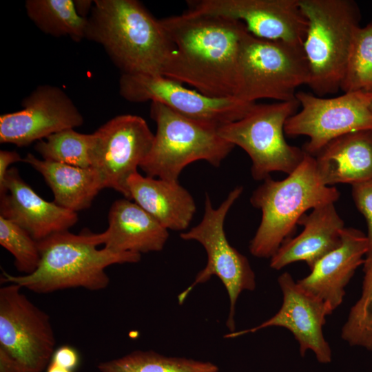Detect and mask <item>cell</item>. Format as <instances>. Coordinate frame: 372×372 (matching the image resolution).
Returning <instances> with one entry per match:
<instances>
[{
    "label": "cell",
    "mask_w": 372,
    "mask_h": 372,
    "mask_svg": "<svg viewBox=\"0 0 372 372\" xmlns=\"http://www.w3.org/2000/svg\"><path fill=\"white\" fill-rule=\"evenodd\" d=\"M161 21L174 48L163 76L209 97L235 96L245 25L188 10Z\"/></svg>",
    "instance_id": "1"
},
{
    "label": "cell",
    "mask_w": 372,
    "mask_h": 372,
    "mask_svg": "<svg viewBox=\"0 0 372 372\" xmlns=\"http://www.w3.org/2000/svg\"><path fill=\"white\" fill-rule=\"evenodd\" d=\"M85 39L100 44L123 74L162 75L174 51L161 19L136 0H95Z\"/></svg>",
    "instance_id": "2"
},
{
    "label": "cell",
    "mask_w": 372,
    "mask_h": 372,
    "mask_svg": "<svg viewBox=\"0 0 372 372\" xmlns=\"http://www.w3.org/2000/svg\"><path fill=\"white\" fill-rule=\"evenodd\" d=\"M37 242L41 261L37 270L19 276L3 271L1 282L15 284L38 293L76 287L99 291L109 285L107 267L141 260L138 254L97 249L101 245L99 234L88 231L79 234L64 231Z\"/></svg>",
    "instance_id": "3"
},
{
    "label": "cell",
    "mask_w": 372,
    "mask_h": 372,
    "mask_svg": "<svg viewBox=\"0 0 372 372\" xmlns=\"http://www.w3.org/2000/svg\"><path fill=\"white\" fill-rule=\"evenodd\" d=\"M340 195L336 187L322 183L315 158L307 153L286 178L275 180L267 177L250 198L251 204L262 212L260 225L250 241V253L258 258H271L290 238L307 210L334 203Z\"/></svg>",
    "instance_id": "4"
},
{
    "label": "cell",
    "mask_w": 372,
    "mask_h": 372,
    "mask_svg": "<svg viewBox=\"0 0 372 372\" xmlns=\"http://www.w3.org/2000/svg\"><path fill=\"white\" fill-rule=\"evenodd\" d=\"M308 20L302 47L309 67L307 85L324 97L340 90L360 12L352 0H299Z\"/></svg>",
    "instance_id": "5"
},
{
    "label": "cell",
    "mask_w": 372,
    "mask_h": 372,
    "mask_svg": "<svg viewBox=\"0 0 372 372\" xmlns=\"http://www.w3.org/2000/svg\"><path fill=\"white\" fill-rule=\"evenodd\" d=\"M150 116L156 130L152 148L140 165L146 176L178 181L183 169L196 161L219 167L235 147L223 139L218 128L183 116L151 102Z\"/></svg>",
    "instance_id": "6"
},
{
    "label": "cell",
    "mask_w": 372,
    "mask_h": 372,
    "mask_svg": "<svg viewBox=\"0 0 372 372\" xmlns=\"http://www.w3.org/2000/svg\"><path fill=\"white\" fill-rule=\"evenodd\" d=\"M309 67L302 45L242 34L238 57L235 96L249 103L296 99L307 85Z\"/></svg>",
    "instance_id": "7"
},
{
    "label": "cell",
    "mask_w": 372,
    "mask_h": 372,
    "mask_svg": "<svg viewBox=\"0 0 372 372\" xmlns=\"http://www.w3.org/2000/svg\"><path fill=\"white\" fill-rule=\"evenodd\" d=\"M299 107L296 99L269 104L256 103L242 118L218 129L220 136L249 156L254 180H264L273 172L289 174L303 161L304 149L288 144L284 136L287 120Z\"/></svg>",
    "instance_id": "8"
},
{
    "label": "cell",
    "mask_w": 372,
    "mask_h": 372,
    "mask_svg": "<svg viewBox=\"0 0 372 372\" xmlns=\"http://www.w3.org/2000/svg\"><path fill=\"white\" fill-rule=\"evenodd\" d=\"M242 191V186L235 187L217 208L213 207L206 194L205 213L201 221L180 234L185 240H196L200 243L206 251L207 262L191 285L178 296L179 304L184 302L195 286L216 276L228 293L230 303L226 324L231 332L236 329L234 316L239 295L244 290L253 291L256 288L255 273L249 260L229 244L224 229L226 216Z\"/></svg>",
    "instance_id": "9"
},
{
    "label": "cell",
    "mask_w": 372,
    "mask_h": 372,
    "mask_svg": "<svg viewBox=\"0 0 372 372\" xmlns=\"http://www.w3.org/2000/svg\"><path fill=\"white\" fill-rule=\"evenodd\" d=\"M296 99L302 109L287 120L284 132L290 136H309L302 149L311 156L340 136L372 130V93L347 92L325 98L300 91Z\"/></svg>",
    "instance_id": "10"
},
{
    "label": "cell",
    "mask_w": 372,
    "mask_h": 372,
    "mask_svg": "<svg viewBox=\"0 0 372 372\" xmlns=\"http://www.w3.org/2000/svg\"><path fill=\"white\" fill-rule=\"evenodd\" d=\"M8 284L0 288V348L22 372H43L55 351L50 318L21 292L22 287Z\"/></svg>",
    "instance_id": "11"
},
{
    "label": "cell",
    "mask_w": 372,
    "mask_h": 372,
    "mask_svg": "<svg viewBox=\"0 0 372 372\" xmlns=\"http://www.w3.org/2000/svg\"><path fill=\"white\" fill-rule=\"evenodd\" d=\"M118 84L121 96L129 102H157L218 129L242 118L256 103L236 96L209 97L162 75L122 74Z\"/></svg>",
    "instance_id": "12"
},
{
    "label": "cell",
    "mask_w": 372,
    "mask_h": 372,
    "mask_svg": "<svg viewBox=\"0 0 372 372\" xmlns=\"http://www.w3.org/2000/svg\"><path fill=\"white\" fill-rule=\"evenodd\" d=\"M92 134L91 167L101 175L105 188L130 200L127 180L147 156L154 134L143 118L133 114L115 116Z\"/></svg>",
    "instance_id": "13"
},
{
    "label": "cell",
    "mask_w": 372,
    "mask_h": 372,
    "mask_svg": "<svg viewBox=\"0 0 372 372\" xmlns=\"http://www.w3.org/2000/svg\"><path fill=\"white\" fill-rule=\"evenodd\" d=\"M188 10L242 23L252 35L303 45L308 20L299 0H189Z\"/></svg>",
    "instance_id": "14"
},
{
    "label": "cell",
    "mask_w": 372,
    "mask_h": 372,
    "mask_svg": "<svg viewBox=\"0 0 372 372\" xmlns=\"http://www.w3.org/2000/svg\"><path fill=\"white\" fill-rule=\"evenodd\" d=\"M22 109L0 116V143L25 147L83 123V117L68 95L50 85L38 86L22 103Z\"/></svg>",
    "instance_id": "15"
},
{
    "label": "cell",
    "mask_w": 372,
    "mask_h": 372,
    "mask_svg": "<svg viewBox=\"0 0 372 372\" xmlns=\"http://www.w3.org/2000/svg\"><path fill=\"white\" fill-rule=\"evenodd\" d=\"M283 294L282 304L273 317L253 328L226 334L225 338H234L254 333L266 327H282L290 331L300 344V353L313 351L318 361L322 364L331 362V350L322 333L326 316L333 311L322 299L306 291L294 281L288 272L278 279Z\"/></svg>",
    "instance_id": "16"
},
{
    "label": "cell",
    "mask_w": 372,
    "mask_h": 372,
    "mask_svg": "<svg viewBox=\"0 0 372 372\" xmlns=\"http://www.w3.org/2000/svg\"><path fill=\"white\" fill-rule=\"evenodd\" d=\"M0 216L21 227L37 241L68 231L78 221L76 212L39 196L16 167L8 170L0 187Z\"/></svg>",
    "instance_id": "17"
},
{
    "label": "cell",
    "mask_w": 372,
    "mask_h": 372,
    "mask_svg": "<svg viewBox=\"0 0 372 372\" xmlns=\"http://www.w3.org/2000/svg\"><path fill=\"white\" fill-rule=\"evenodd\" d=\"M369 245L366 235L355 228H344L340 245L320 260L311 273L297 283L324 301L333 311L343 301L344 287L356 269L364 265Z\"/></svg>",
    "instance_id": "18"
},
{
    "label": "cell",
    "mask_w": 372,
    "mask_h": 372,
    "mask_svg": "<svg viewBox=\"0 0 372 372\" xmlns=\"http://www.w3.org/2000/svg\"><path fill=\"white\" fill-rule=\"evenodd\" d=\"M298 224L303 225L304 229L281 245L271 258V268L279 270L291 263L304 261L311 270L342 242L344 225L333 203L316 207L309 215L304 214Z\"/></svg>",
    "instance_id": "19"
},
{
    "label": "cell",
    "mask_w": 372,
    "mask_h": 372,
    "mask_svg": "<svg viewBox=\"0 0 372 372\" xmlns=\"http://www.w3.org/2000/svg\"><path fill=\"white\" fill-rule=\"evenodd\" d=\"M101 245L116 253L138 254L162 250L168 230L135 202L114 201L108 214V227L99 234Z\"/></svg>",
    "instance_id": "20"
},
{
    "label": "cell",
    "mask_w": 372,
    "mask_h": 372,
    "mask_svg": "<svg viewBox=\"0 0 372 372\" xmlns=\"http://www.w3.org/2000/svg\"><path fill=\"white\" fill-rule=\"evenodd\" d=\"M316 169L327 186L351 185L372 179V130H360L335 138L314 156Z\"/></svg>",
    "instance_id": "21"
},
{
    "label": "cell",
    "mask_w": 372,
    "mask_h": 372,
    "mask_svg": "<svg viewBox=\"0 0 372 372\" xmlns=\"http://www.w3.org/2000/svg\"><path fill=\"white\" fill-rule=\"evenodd\" d=\"M127 186L130 200L167 230L187 229L196 207L192 196L178 181L144 176L137 172L130 177Z\"/></svg>",
    "instance_id": "22"
},
{
    "label": "cell",
    "mask_w": 372,
    "mask_h": 372,
    "mask_svg": "<svg viewBox=\"0 0 372 372\" xmlns=\"http://www.w3.org/2000/svg\"><path fill=\"white\" fill-rule=\"evenodd\" d=\"M23 162L43 177L56 205L74 212L89 208L104 187L100 173L94 167H80L37 158L28 153Z\"/></svg>",
    "instance_id": "23"
},
{
    "label": "cell",
    "mask_w": 372,
    "mask_h": 372,
    "mask_svg": "<svg viewBox=\"0 0 372 372\" xmlns=\"http://www.w3.org/2000/svg\"><path fill=\"white\" fill-rule=\"evenodd\" d=\"M25 8L29 19L43 32L75 41L85 39L87 18L78 13L74 1L27 0Z\"/></svg>",
    "instance_id": "24"
},
{
    "label": "cell",
    "mask_w": 372,
    "mask_h": 372,
    "mask_svg": "<svg viewBox=\"0 0 372 372\" xmlns=\"http://www.w3.org/2000/svg\"><path fill=\"white\" fill-rule=\"evenodd\" d=\"M100 372H218L209 362L167 357L153 351H135L97 365Z\"/></svg>",
    "instance_id": "25"
},
{
    "label": "cell",
    "mask_w": 372,
    "mask_h": 372,
    "mask_svg": "<svg viewBox=\"0 0 372 372\" xmlns=\"http://www.w3.org/2000/svg\"><path fill=\"white\" fill-rule=\"evenodd\" d=\"M92 139V134L79 133L73 128L66 129L38 141L34 149L43 160L90 167Z\"/></svg>",
    "instance_id": "26"
},
{
    "label": "cell",
    "mask_w": 372,
    "mask_h": 372,
    "mask_svg": "<svg viewBox=\"0 0 372 372\" xmlns=\"http://www.w3.org/2000/svg\"><path fill=\"white\" fill-rule=\"evenodd\" d=\"M340 90L372 93V21L354 33Z\"/></svg>",
    "instance_id": "27"
},
{
    "label": "cell",
    "mask_w": 372,
    "mask_h": 372,
    "mask_svg": "<svg viewBox=\"0 0 372 372\" xmlns=\"http://www.w3.org/2000/svg\"><path fill=\"white\" fill-rule=\"evenodd\" d=\"M363 270L362 294L350 310L341 337L351 346L372 351V259L364 262Z\"/></svg>",
    "instance_id": "28"
},
{
    "label": "cell",
    "mask_w": 372,
    "mask_h": 372,
    "mask_svg": "<svg viewBox=\"0 0 372 372\" xmlns=\"http://www.w3.org/2000/svg\"><path fill=\"white\" fill-rule=\"evenodd\" d=\"M0 244L14 256L19 272L28 275L37 270L41 261L38 242L21 227L1 216Z\"/></svg>",
    "instance_id": "29"
},
{
    "label": "cell",
    "mask_w": 372,
    "mask_h": 372,
    "mask_svg": "<svg viewBox=\"0 0 372 372\" xmlns=\"http://www.w3.org/2000/svg\"><path fill=\"white\" fill-rule=\"evenodd\" d=\"M352 197L367 223L368 251L364 262L372 259V179L352 185Z\"/></svg>",
    "instance_id": "30"
},
{
    "label": "cell",
    "mask_w": 372,
    "mask_h": 372,
    "mask_svg": "<svg viewBox=\"0 0 372 372\" xmlns=\"http://www.w3.org/2000/svg\"><path fill=\"white\" fill-rule=\"evenodd\" d=\"M51 361L73 371L79 365V355L74 347L69 345H63L54 351Z\"/></svg>",
    "instance_id": "31"
},
{
    "label": "cell",
    "mask_w": 372,
    "mask_h": 372,
    "mask_svg": "<svg viewBox=\"0 0 372 372\" xmlns=\"http://www.w3.org/2000/svg\"><path fill=\"white\" fill-rule=\"evenodd\" d=\"M22 161L23 158L16 151H0V187L4 183L6 175L10 169L9 166L12 163Z\"/></svg>",
    "instance_id": "32"
},
{
    "label": "cell",
    "mask_w": 372,
    "mask_h": 372,
    "mask_svg": "<svg viewBox=\"0 0 372 372\" xmlns=\"http://www.w3.org/2000/svg\"><path fill=\"white\" fill-rule=\"evenodd\" d=\"M0 372H22L17 362L0 348Z\"/></svg>",
    "instance_id": "33"
},
{
    "label": "cell",
    "mask_w": 372,
    "mask_h": 372,
    "mask_svg": "<svg viewBox=\"0 0 372 372\" xmlns=\"http://www.w3.org/2000/svg\"><path fill=\"white\" fill-rule=\"evenodd\" d=\"M75 7L78 13L83 17L87 18V14L91 12L94 1H74Z\"/></svg>",
    "instance_id": "34"
},
{
    "label": "cell",
    "mask_w": 372,
    "mask_h": 372,
    "mask_svg": "<svg viewBox=\"0 0 372 372\" xmlns=\"http://www.w3.org/2000/svg\"><path fill=\"white\" fill-rule=\"evenodd\" d=\"M46 372H72V371L64 368L52 361L46 368Z\"/></svg>",
    "instance_id": "35"
},
{
    "label": "cell",
    "mask_w": 372,
    "mask_h": 372,
    "mask_svg": "<svg viewBox=\"0 0 372 372\" xmlns=\"http://www.w3.org/2000/svg\"><path fill=\"white\" fill-rule=\"evenodd\" d=\"M371 110H372V103H371Z\"/></svg>",
    "instance_id": "36"
}]
</instances>
